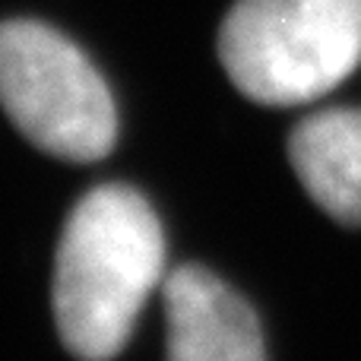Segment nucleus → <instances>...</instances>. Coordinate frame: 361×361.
Instances as JSON below:
<instances>
[{
  "mask_svg": "<svg viewBox=\"0 0 361 361\" xmlns=\"http://www.w3.org/2000/svg\"><path fill=\"white\" fill-rule=\"evenodd\" d=\"M169 361H267L250 305L203 267H178L162 282Z\"/></svg>",
  "mask_w": 361,
  "mask_h": 361,
  "instance_id": "nucleus-4",
  "label": "nucleus"
},
{
  "mask_svg": "<svg viewBox=\"0 0 361 361\" xmlns=\"http://www.w3.org/2000/svg\"><path fill=\"white\" fill-rule=\"evenodd\" d=\"M228 80L260 105H307L361 63V0H238L219 32Z\"/></svg>",
  "mask_w": 361,
  "mask_h": 361,
  "instance_id": "nucleus-2",
  "label": "nucleus"
},
{
  "mask_svg": "<svg viewBox=\"0 0 361 361\" xmlns=\"http://www.w3.org/2000/svg\"><path fill=\"white\" fill-rule=\"evenodd\" d=\"M165 282V238L149 200L102 184L73 206L57 244L54 320L80 361L121 355L143 305Z\"/></svg>",
  "mask_w": 361,
  "mask_h": 361,
  "instance_id": "nucleus-1",
  "label": "nucleus"
},
{
  "mask_svg": "<svg viewBox=\"0 0 361 361\" xmlns=\"http://www.w3.org/2000/svg\"><path fill=\"white\" fill-rule=\"evenodd\" d=\"M288 162L330 219L361 225V108H326L288 137Z\"/></svg>",
  "mask_w": 361,
  "mask_h": 361,
  "instance_id": "nucleus-5",
  "label": "nucleus"
},
{
  "mask_svg": "<svg viewBox=\"0 0 361 361\" xmlns=\"http://www.w3.org/2000/svg\"><path fill=\"white\" fill-rule=\"evenodd\" d=\"M0 105L35 149L99 162L118 137L108 82L57 29L35 19L0 23Z\"/></svg>",
  "mask_w": 361,
  "mask_h": 361,
  "instance_id": "nucleus-3",
  "label": "nucleus"
}]
</instances>
